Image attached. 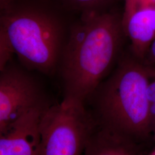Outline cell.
<instances>
[{
  "instance_id": "1",
  "label": "cell",
  "mask_w": 155,
  "mask_h": 155,
  "mask_svg": "<svg viewBox=\"0 0 155 155\" xmlns=\"http://www.w3.org/2000/svg\"><path fill=\"white\" fill-rule=\"evenodd\" d=\"M126 39L122 13L81 14L70 25L58 70L63 99L85 104L116 65Z\"/></svg>"
},
{
  "instance_id": "2",
  "label": "cell",
  "mask_w": 155,
  "mask_h": 155,
  "mask_svg": "<svg viewBox=\"0 0 155 155\" xmlns=\"http://www.w3.org/2000/svg\"><path fill=\"white\" fill-rule=\"evenodd\" d=\"M155 77V67L140 61L130 50L124 51L90 98L98 124L136 141L152 144L147 91Z\"/></svg>"
},
{
  "instance_id": "3",
  "label": "cell",
  "mask_w": 155,
  "mask_h": 155,
  "mask_svg": "<svg viewBox=\"0 0 155 155\" xmlns=\"http://www.w3.org/2000/svg\"><path fill=\"white\" fill-rule=\"evenodd\" d=\"M0 32L20 63L47 76L58 72L70 25L45 7L1 0Z\"/></svg>"
},
{
  "instance_id": "4",
  "label": "cell",
  "mask_w": 155,
  "mask_h": 155,
  "mask_svg": "<svg viewBox=\"0 0 155 155\" xmlns=\"http://www.w3.org/2000/svg\"><path fill=\"white\" fill-rule=\"evenodd\" d=\"M98 125L85 104L63 100L44 111L40 123L41 155H82Z\"/></svg>"
},
{
  "instance_id": "5",
  "label": "cell",
  "mask_w": 155,
  "mask_h": 155,
  "mask_svg": "<svg viewBox=\"0 0 155 155\" xmlns=\"http://www.w3.org/2000/svg\"><path fill=\"white\" fill-rule=\"evenodd\" d=\"M0 134L22 115L50 105L39 81L24 67L11 61L0 70Z\"/></svg>"
},
{
  "instance_id": "6",
  "label": "cell",
  "mask_w": 155,
  "mask_h": 155,
  "mask_svg": "<svg viewBox=\"0 0 155 155\" xmlns=\"http://www.w3.org/2000/svg\"><path fill=\"white\" fill-rule=\"evenodd\" d=\"M46 109L28 111L0 134V155H41L40 123Z\"/></svg>"
},
{
  "instance_id": "7",
  "label": "cell",
  "mask_w": 155,
  "mask_h": 155,
  "mask_svg": "<svg viewBox=\"0 0 155 155\" xmlns=\"http://www.w3.org/2000/svg\"><path fill=\"white\" fill-rule=\"evenodd\" d=\"M122 26L130 43L129 50L136 58L145 62L150 46L155 39V8H124Z\"/></svg>"
},
{
  "instance_id": "8",
  "label": "cell",
  "mask_w": 155,
  "mask_h": 155,
  "mask_svg": "<svg viewBox=\"0 0 155 155\" xmlns=\"http://www.w3.org/2000/svg\"><path fill=\"white\" fill-rule=\"evenodd\" d=\"M152 145L136 141L98 124L82 155H148Z\"/></svg>"
},
{
  "instance_id": "9",
  "label": "cell",
  "mask_w": 155,
  "mask_h": 155,
  "mask_svg": "<svg viewBox=\"0 0 155 155\" xmlns=\"http://www.w3.org/2000/svg\"><path fill=\"white\" fill-rule=\"evenodd\" d=\"M71 9L81 15L92 12H101L110 9V7L118 0H64Z\"/></svg>"
},
{
  "instance_id": "10",
  "label": "cell",
  "mask_w": 155,
  "mask_h": 155,
  "mask_svg": "<svg viewBox=\"0 0 155 155\" xmlns=\"http://www.w3.org/2000/svg\"><path fill=\"white\" fill-rule=\"evenodd\" d=\"M15 52L9 40L0 32V70H2L12 61Z\"/></svg>"
},
{
  "instance_id": "11",
  "label": "cell",
  "mask_w": 155,
  "mask_h": 155,
  "mask_svg": "<svg viewBox=\"0 0 155 155\" xmlns=\"http://www.w3.org/2000/svg\"><path fill=\"white\" fill-rule=\"evenodd\" d=\"M147 94L149 105L150 119L153 131L155 125V77L150 81L147 87Z\"/></svg>"
},
{
  "instance_id": "12",
  "label": "cell",
  "mask_w": 155,
  "mask_h": 155,
  "mask_svg": "<svg viewBox=\"0 0 155 155\" xmlns=\"http://www.w3.org/2000/svg\"><path fill=\"white\" fill-rule=\"evenodd\" d=\"M136 6H151L155 8V0H124V8Z\"/></svg>"
},
{
  "instance_id": "13",
  "label": "cell",
  "mask_w": 155,
  "mask_h": 155,
  "mask_svg": "<svg viewBox=\"0 0 155 155\" xmlns=\"http://www.w3.org/2000/svg\"><path fill=\"white\" fill-rule=\"evenodd\" d=\"M144 63L151 66L155 67V39L150 46Z\"/></svg>"
},
{
  "instance_id": "14",
  "label": "cell",
  "mask_w": 155,
  "mask_h": 155,
  "mask_svg": "<svg viewBox=\"0 0 155 155\" xmlns=\"http://www.w3.org/2000/svg\"><path fill=\"white\" fill-rule=\"evenodd\" d=\"M148 155H155V150L153 149L152 150V151L150 152Z\"/></svg>"
},
{
  "instance_id": "15",
  "label": "cell",
  "mask_w": 155,
  "mask_h": 155,
  "mask_svg": "<svg viewBox=\"0 0 155 155\" xmlns=\"http://www.w3.org/2000/svg\"><path fill=\"white\" fill-rule=\"evenodd\" d=\"M153 137H154L155 141V125L154 127H153Z\"/></svg>"
},
{
  "instance_id": "16",
  "label": "cell",
  "mask_w": 155,
  "mask_h": 155,
  "mask_svg": "<svg viewBox=\"0 0 155 155\" xmlns=\"http://www.w3.org/2000/svg\"><path fill=\"white\" fill-rule=\"evenodd\" d=\"M154 150H155V148H154Z\"/></svg>"
}]
</instances>
